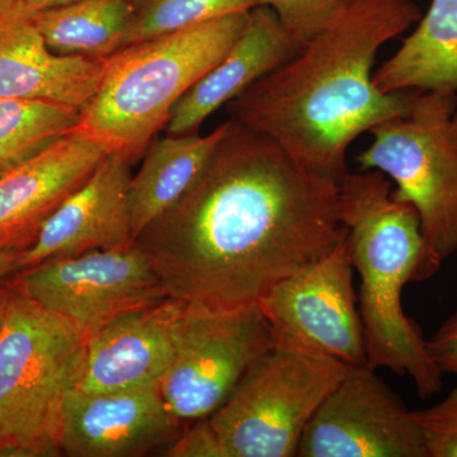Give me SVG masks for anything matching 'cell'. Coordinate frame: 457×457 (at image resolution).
Masks as SVG:
<instances>
[{"label":"cell","instance_id":"6da1fadb","mask_svg":"<svg viewBox=\"0 0 457 457\" xmlns=\"http://www.w3.org/2000/svg\"><path fill=\"white\" fill-rule=\"evenodd\" d=\"M338 200L339 185L228 120L194 185L135 243L170 297L252 305L341 245Z\"/></svg>","mask_w":457,"mask_h":457},{"label":"cell","instance_id":"7a4b0ae2","mask_svg":"<svg viewBox=\"0 0 457 457\" xmlns=\"http://www.w3.org/2000/svg\"><path fill=\"white\" fill-rule=\"evenodd\" d=\"M420 17L414 0H348L296 55L228 104L230 120L341 185L351 144L411 104L414 92L378 89L374 66L384 45Z\"/></svg>","mask_w":457,"mask_h":457},{"label":"cell","instance_id":"3957f363","mask_svg":"<svg viewBox=\"0 0 457 457\" xmlns=\"http://www.w3.org/2000/svg\"><path fill=\"white\" fill-rule=\"evenodd\" d=\"M338 204L352 267L361 279L368 368L409 376L418 395L431 398L442 390L444 372L402 303L409 282L431 278L420 216L411 204L394 198L392 180L378 170L348 171Z\"/></svg>","mask_w":457,"mask_h":457},{"label":"cell","instance_id":"277c9868","mask_svg":"<svg viewBox=\"0 0 457 457\" xmlns=\"http://www.w3.org/2000/svg\"><path fill=\"white\" fill-rule=\"evenodd\" d=\"M249 12L137 42L107 57L78 130L134 163L167 126L179 99L236 44Z\"/></svg>","mask_w":457,"mask_h":457},{"label":"cell","instance_id":"5b68a950","mask_svg":"<svg viewBox=\"0 0 457 457\" xmlns=\"http://www.w3.org/2000/svg\"><path fill=\"white\" fill-rule=\"evenodd\" d=\"M86 336L17 285L0 284V442L4 456H55L86 363Z\"/></svg>","mask_w":457,"mask_h":457},{"label":"cell","instance_id":"8992f818","mask_svg":"<svg viewBox=\"0 0 457 457\" xmlns=\"http://www.w3.org/2000/svg\"><path fill=\"white\" fill-rule=\"evenodd\" d=\"M370 134L360 170L381 171L394 198L416 209L432 278L457 252V93L414 92L405 112Z\"/></svg>","mask_w":457,"mask_h":457},{"label":"cell","instance_id":"52a82bcc","mask_svg":"<svg viewBox=\"0 0 457 457\" xmlns=\"http://www.w3.org/2000/svg\"><path fill=\"white\" fill-rule=\"evenodd\" d=\"M353 368L273 348L206 418L221 457H294L328 394Z\"/></svg>","mask_w":457,"mask_h":457},{"label":"cell","instance_id":"ba28073f","mask_svg":"<svg viewBox=\"0 0 457 457\" xmlns=\"http://www.w3.org/2000/svg\"><path fill=\"white\" fill-rule=\"evenodd\" d=\"M173 345L161 392L168 411L185 429L215 413L275 348L258 303L219 308L183 303Z\"/></svg>","mask_w":457,"mask_h":457},{"label":"cell","instance_id":"9c48e42d","mask_svg":"<svg viewBox=\"0 0 457 457\" xmlns=\"http://www.w3.org/2000/svg\"><path fill=\"white\" fill-rule=\"evenodd\" d=\"M275 348L368 368L353 267L345 240L258 302Z\"/></svg>","mask_w":457,"mask_h":457},{"label":"cell","instance_id":"30bf717a","mask_svg":"<svg viewBox=\"0 0 457 457\" xmlns=\"http://www.w3.org/2000/svg\"><path fill=\"white\" fill-rule=\"evenodd\" d=\"M11 281L86 338L114 319L170 297L137 243L42 262L18 270Z\"/></svg>","mask_w":457,"mask_h":457},{"label":"cell","instance_id":"8fae6325","mask_svg":"<svg viewBox=\"0 0 457 457\" xmlns=\"http://www.w3.org/2000/svg\"><path fill=\"white\" fill-rule=\"evenodd\" d=\"M300 457H428L422 429L369 368L352 370L306 426Z\"/></svg>","mask_w":457,"mask_h":457},{"label":"cell","instance_id":"7c38bea8","mask_svg":"<svg viewBox=\"0 0 457 457\" xmlns=\"http://www.w3.org/2000/svg\"><path fill=\"white\" fill-rule=\"evenodd\" d=\"M186 429L174 420L161 384L112 393L75 389L62 407L60 455L134 457L164 451Z\"/></svg>","mask_w":457,"mask_h":457},{"label":"cell","instance_id":"4fadbf2b","mask_svg":"<svg viewBox=\"0 0 457 457\" xmlns=\"http://www.w3.org/2000/svg\"><path fill=\"white\" fill-rule=\"evenodd\" d=\"M131 164L122 153H107L89 179L45 222L36 242L21 252L18 270L134 245L129 203Z\"/></svg>","mask_w":457,"mask_h":457},{"label":"cell","instance_id":"5bb4252c","mask_svg":"<svg viewBox=\"0 0 457 457\" xmlns=\"http://www.w3.org/2000/svg\"><path fill=\"white\" fill-rule=\"evenodd\" d=\"M107 153L104 144L77 129L0 176V249L29 248Z\"/></svg>","mask_w":457,"mask_h":457},{"label":"cell","instance_id":"9a60e30c","mask_svg":"<svg viewBox=\"0 0 457 457\" xmlns=\"http://www.w3.org/2000/svg\"><path fill=\"white\" fill-rule=\"evenodd\" d=\"M183 303L167 297L90 335L78 389L112 393L161 384L173 360L174 324Z\"/></svg>","mask_w":457,"mask_h":457},{"label":"cell","instance_id":"2e32d148","mask_svg":"<svg viewBox=\"0 0 457 457\" xmlns=\"http://www.w3.org/2000/svg\"><path fill=\"white\" fill-rule=\"evenodd\" d=\"M104 66L106 59L51 51L20 4L0 12V99H38L82 111L97 93Z\"/></svg>","mask_w":457,"mask_h":457},{"label":"cell","instance_id":"e0dca14e","mask_svg":"<svg viewBox=\"0 0 457 457\" xmlns=\"http://www.w3.org/2000/svg\"><path fill=\"white\" fill-rule=\"evenodd\" d=\"M300 49L275 12L257 5L249 12L248 23L236 44L174 106L165 126L167 134L197 132L212 114Z\"/></svg>","mask_w":457,"mask_h":457},{"label":"cell","instance_id":"ac0fdd59","mask_svg":"<svg viewBox=\"0 0 457 457\" xmlns=\"http://www.w3.org/2000/svg\"><path fill=\"white\" fill-rule=\"evenodd\" d=\"M228 128V121L207 135L168 134L147 145L129 194L134 239L194 185Z\"/></svg>","mask_w":457,"mask_h":457},{"label":"cell","instance_id":"d6986e66","mask_svg":"<svg viewBox=\"0 0 457 457\" xmlns=\"http://www.w3.org/2000/svg\"><path fill=\"white\" fill-rule=\"evenodd\" d=\"M383 93H457V0H432L417 29L374 73Z\"/></svg>","mask_w":457,"mask_h":457},{"label":"cell","instance_id":"ffe728a7","mask_svg":"<svg viewBox=\"0 0 457 457\" xmlns=\"http://www.w3.org/2000/svg\"><path fill=\"white\" fill-rule=\"evenodd\" d=\"M135 11L134 0H75L32 18L54 53L107 59L122 49Z\"/></svg>","mask_w":457,"mask_h":457},{"label":"cell","instance_id":"44dd1931","mask_svg":"<svg viewBox=\"0 0 457 457\" xmlns=\"http://www.w3.org/2000/svg\"><path fill=\"white\" fill-rule=\"evenodd\" d=\"M79 123L78 108L38 99H0V161L22 163Z\"/></svg>","mask_w":457,"mask_h":457},{"label":"cell","instance_id":"7402d4cb","mask_svg":"<svg viewBox=\"0 0 457 457\" xmlns=\"http://www.w3.org/2000/svg\"><path fill=\"white\" fill-rule=\"evenodd\" d=\"M254 7L255 0H146L135 11L123 47Z\"/></svg>","mask_w":457,"mask_h":457},{"label":"cell","instance_id":"603a6c76","mask_svg":"<svg viewBox=\"0 0 457 457\" xmlns=\"http://www.w3.org/2000/svg\"><path fill=\"white\" fill-rule=\"evenodd\" d=\"M348 0H255L275 12L286 31L303 46L336 17Z\"/></svg>","mask_w":457,"mask_h":457},{"label":"cell","instance_id":"cb8c5ba5","mask_svg":"<svg viewBox=\"0 0 457 457\" xmlns=\"http://www.w3.org/2000/svg\"><path fill=\"white\" fill-rule=\"evenodd\" d=\"M428 457H457V386L432 407L413 411Z\"/></svg>","mask_w":457,"mask_h":457},{"label":"cell","instance_id":"d4e9b609","mask_svg":"<svg viewBox=\"0 0 457 457\" xmlns=\"http://www.w3.org/2000/svg\"><path fill=\"white\" fill-rule=\"evenodd\" d=\"M164 456L171 457H221L218 441L210 428L207 420H200L186 429L173 444L164 451Z\"/></svg>","mask_w":457,"mask_h":457},{"label":"cell","instance_id":"484cf974","mask_svg":"<svg viewBox=\"0 0 457 457\" xmlns=\"http://www.w3.org/2000/svg\"><path fill=\"white\" fill-rule=\"evenodd\" d=\"M426 342L429 356L441 371L457 375V312Z\"/></svg>","mask_w":457,"mask_h":457},{"label":"cell","instance_id":"4316f807","mask_svg":"<svg viewBox=\"0 0 457 457\" xmlns=\"http://www.w3.org/2000/svg\"><path fill=\"white\" fill-rule=\"evenodd\" d=\"M71 2H75V0H18V4L29 14H36L49 11V9L62 7V5L69 4Z\"/></svg>","mask_w":457,"mask_h":457},{"label":"cell","instance_id":"83f0119b","mask_svg":"<svg viewBox=\"0 0 457 457\" xmlns=\"http://www.w3.org/2000/svg\"><path fill=\"white\" fill-rule=\"evenodd\" d=\"M21 252L13 249H0V279L18 270Z\"/></svg>","mask_w":457,"mask_h":457},{"label":"cell","instance_id":"f1b7e54d","mask_svg":"<svg viewBox=\"0 0 457 457\" xmlns=\"http://www.w3.org/2000/svg\"><path fill=\"white\" fill-rule=\"evenodd\" d=\"M18 5V0H0V12Z\"/></svg>","mask_w":457,"mask_h":457},{"label":"cell","instance_id":"f546056e","mask_svg":"<svg viewBox=\"0 0 457 457\" xmlns=\"http://www.w3.org/2000/svg\"><path fill=\"white\" fill-rule=\"evenodd\" d=\"M17 164L7 163V162L0 161V176L5 173V171L11 170L12 167H14Z\"/></svg>","mask_w":457,"mask_h":457},{"label":"cell","instance_id":"4dcf8cb0","mask_svg":"<svg viewBox=\"0 0 457 457\" xmlns=\"http://www.w3.org/2000/svg\"><path fill=\"white\" fill-rule=\"evenodd\" d=\"M0 456H4V449H3L2 442H0Z\"/></svg>","mask_w":457,"mask_h":457}]
</instances>
